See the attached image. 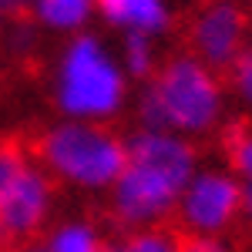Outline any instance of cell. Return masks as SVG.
<instances>
[{
    "label": "cell",
    "mask_w": 252,
    "mask_h": 252,
    "mask_svg": "<svg viewBox=\"0 0 252 252\" xmlns=\"http://www.w3.org/2000/svg\"><path fill=\"white\" fill-rule=\"evenodd\" d=\"M27 17L37 31L64 40L81 31H91V24L97 20V7L94 0H31Z\"/></svg>",
    "instance_id": "obj_9"
},
{
    "label": "cell",
    "mask_w": 252,
    "mask_h": 252,
    "mask_svg": "<svg viewBox=\"0 0 252 252\" xmlns=\"http://www.w3.org/2000/svg\"><path fill=\"white\" fill-rule=\"evenodd\" d=\"M61 189L44 172L34 148L0 141V246L34 242L58 219Z\"/></svg>",
    "instance_id": "obj_5"
},
{
    "label": "cell",
    "mask_w": 252,
    "mask_h": 252,
    "mask_svg": "<svg viewBox=\"0 0 252 252\" xmlns=\"http://www.w3.org/2000/svg\"><path fill=\"white\" fill-rule=\"evenodd\" d=\"M225 91L229 101L252 115V47H246L239 58L225 67Z\"/></svg>",
    "instance_id": "obj_13"
},
{
    "label": "cell",
    "mask_w": 252,
    "mask_h": 252,
    "mask_svg": "<svg viewBox=\"0 0 252 252\" xmlns=\"http://www.w3.org/2000/svg\"><path fill=\"white\" fill-rule=\"evenodd\" d=\"M34 155L44 172L58 182V189L74 195H108L125 165L128 141L115 125L54 118L34 138Z\"/></svg>",
    "instance_id": "obj_4"
},
{
    "label": "cell",
    "mask_w": 252,
    "mask_h": 252,
    "mask_svg": "<svg viewBox=\"0 0 252 252\" xmlns=\"http://www.w3.org/2000/svg\"><path fill=\"white\" fill-rule=\"evenodd\" d=\"M40 242L47 246V252H111V239L104 235V229L81 212L58 215L40 235Z\"/></svg>",
    "instance_id": "obj_10"
},
{
    "label": "cell",
    "mask_w": 252,
    "mask_h": 252,
    "mask_svg": "<svg viewBox=\"0 0 252 252\" xmlns=\"http://www.w3.org/2000/svg\"><path fill=\"white\" fill-rule=\"evenodd\" d=\"M125 165L118 172L108 198V212L118 229L131 225H161L175 215L192 172L202 165L198 148L189 138L168 135L158 128L138 125L125 138Z\"/></svg>",
    "instance_id": "obj_1"
},
{
    "label": "cell",
    "mask_w": 252,
    "mask_h": 252,
    "mask_svg": "<svg viewBox=\"0 0 252 252\" xmlns=\"http://www.w3.org/2000/svg\"><path fill=\"white\" fill-rule=\"evenodd\" d=\"M229 104L232 101L222 71L202 64L189 51H178L161 58L155 74L141 81L135 115L145 128H158L189 141H205L225 128Z\"/></svg>",
    "instance_id": "obj_2"
},
{
    "label": "cell",
    "mask_w": 252,
    "mask_h": 252,
    "mask_svg": "<svg viewBox=\"0 0 252 252\" xmlns=\"http://www.w3.org/2000/svg\"><path fill=\"white\" fill-rule=\"evenodd\" d=\"M185 40L189 54L215 71H225L249 47V17L239 0H202L189 17Z\"/></svg>",
    "instance_id": "obj_7"
},
{
    "label": "cell",
    "mask_w": 252,
    "mask_h": 252,
    "mask_svg": "<svg viewBox=\"0 0 252 252\" xmlns=\"http://www.w3.org/2000/svg\"><path fill=\"white\" fill-rule=\"evenodd\" d=\"M7 252H47V246L40 242V239H34V242H24V246H14V249Z\"/></svg>",
    "instance_id": "obj_18"
},
{
    "label": "cell",
    "mask_w": 252,
    "mask_h": 252,
    "mask_svg": "<svg viewBox=\"0 0 252 252\" xmlns=\"http://www.w3.org/2000/svg\"><path fill=\"white\" fill-rule=\"evenodd\" d=\"M229 161H232V168L242 175V178H252V125H249V128H242L239 135H232Z\"/></svg>",
    "instance_id": "obj_14"
},
{
    "label": "cell",
    "mask_w": 252,
    "mask_h": 252,
    "mask_svg": "<svg viewBox=\"0 0 252 252\" xmlns=\"http://www.w3.org/2000/svg\"><path fill=\"white\" fill-rule=\"evenodd\" d=\"M242 222L252 225V178H242Z\"/></svg>",
    "instance_id": "obj_16"
},
{
    "label": "cell",
    "mask_w": 252,
    "mask_h": 252,
    "mask_svg": "<svg viewBox=\"0 0 252 252\" xmlns=\"http://www.w3.org/2000/svg\"><path fill=\"white\" fill-rule=\"evenodd\" d=\"M97 20L121 34H145V37H165L175 27V3L172 0H94Z\"/></svg>",
    "instance_id": "obj_8"
},
{
    "label": "cell",
    "mask_w": 252,
    "mask_h": 252,
    "mask_svg": "<svg viewBox=\"0 0 252 252\" xmlns=\"http://www.w3.org/2000/svg\"><path fill=\"white\" fill-rule=\"evenodd\" d=\"M118 58L125 64L131 81H148L161 64V51H158V37H145V34H121L118 37Z\"/></svg>",
    "instance_id": "obj_12"
},
{
    "label": "cell",
    "mask_w": 252,
    "mask_h": 252,
    "mask_svg": "<svg viewBox=\"0 0 252 252\" xmlns=\"http://www.w3.org/2000/svg\"><path fill=\"white\" fill-rule=\"evenodd\" d=\"M172 219L189 239H225L242 222V175L232 165H198Z\"/></svg>",
    "instance_id": "obj_6"
},
{
    "label": "cell",
    "mask_w": 252,
    "mask_h": 252,
    "mask_svg": "<svg viewBox=\"0 0 252 252\" xmlns=\"http://www.w3.org/2000/svg\"><path fill=\"white\" fill-rule=\"evenodd\" d=\"M27 3H31V0H0V17H3V14H20V10H27Z\"/></svg>",
    "instance_id": "obj_17"
},
{
    "label": "cell",
    "mask_w": 252,
    "mask_h": 252,
    "mask_svg": "<svg viewBox=\"0 0 252 252\" xmlns=\"http://www.w3.org/2000/svg\"><path fill=\"white\" fill-rule=\"evenodd\" d=\"M47 101L58 118L115 125L135 101V81L118 58V44L94 27L64 37L47 67Z\"/></svg>",
    "instance_id": "obj_3"
},
{
    "label": "cell",
    "mask_w": 252,
    "mask_h": 252,
    "mask_svg": "<svg viewBox=\"0 0 252 252\" xmlns=\"http://www.w3.org/2000/svg\"><path fill=\"white\" fill-rule=\"evenodd\" d=\"M111 252H182V239L168 222L161 225H131L111 239Z\"/></svg>",
    "instance_id": "obj_11"
},
{
    "label": "cell",
    "mask_w": 252,
    "mask_h": 252,
    "mask_svg": "<svg viewBox=\"0 0 252 252\" xmlns=\"http://www.w3.org/2000/svg\"><path fill=\"white\" fill-rule=\"evenodd\" d=\"M182 252H232L225 239H185Z\"/></svg>",
    "instance_id": "obj_15"
}]
</instances>
